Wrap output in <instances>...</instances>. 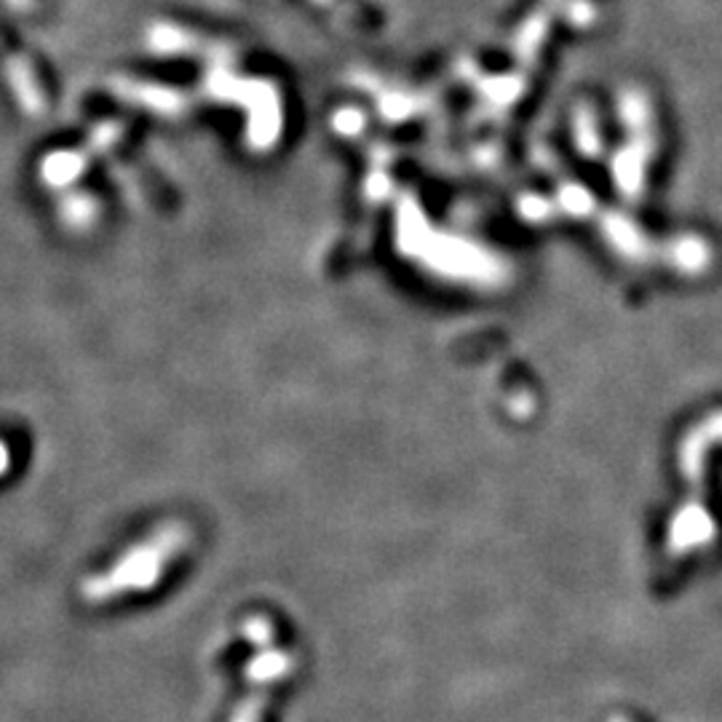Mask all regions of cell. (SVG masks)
<instances>
[{
	"instance_id": "cell-1",
	"label": "cell",
	"mask_w": 722,
	"mask_h": 722,
	"mask_svg": "<svg viewBox=\"0 0 722 722\" xmlns=\"http://www.w3.org/2000/svg\"><path fill=\"white\" fill-rule=\"evenodd\" d=\"M113 92L120 100L131 102V105H140L144 110L155 113V116H179L188 105L185 94L174 92L168 86H159V83H144V81H131V78H113Z\"/></svg>"
},
{
	"instance_id": "cell-2",
	"label": "cell",
	"mask_w": 722,
	"mask_h": 722,
	"mask_svg": "<svg viewBox=\"0 0 722 722\" xmlns=\"http://www.w3.org/2000/svg\"><path fill=\"white\" fill-rule=\"evenodd\" d=\"M5 78H9L11 94H14L16 105L22 107L24 116L40 118L46 113V94L40 89L38 78H35L33 65L24 57L5 59Z\"/></svg>"
},
{
	"instance_id": "cell-3",
	"label": "cell",
	"mask_w": 722,
	"mask_h": 722,
	"mask_svg": "<svg viewBox=\"0 0 722 722\" xmlns=\"http://www.w3.org/2000/svg\"><path fill=\"white\" fill-rule=\"evenodd\" d=\"M89 159H92L89 150H57V153H48L40 161V179L54 190L70 188L86 172Z\"/></svg>"
},
{
	"instance_id": "cell-4",
	"label": "cell",
	"mask_w": 722,
	"mask_h": 722,
	"mask_svg": "<svg viewBox=\"0 0 722 722\" xmlns=\"http://www.w3.org/2000/svg\"><path fill=\"white\" fill-rule=\"evenodd\" d=\"M96 212H100V201L94 196H89L86 190H72L62 198L59 203V214H62L65 225L72 228H89L96 220Z\"/></svg>"
},
{
	"instance_id": "cell-5",
	"label": "cell",
	"mask_w": 722,
	"mask_h": 722,
	"mask_svg": "<svg viewBox=\"0 0 722 722\" xmlns=\"http://www.w3.org/2000/svg\"><path fill=\"white\" fill-rule=\"evenodd\" d=\"M120 137H124V124H118V120H105V124H100L96 129L92 131V137H89V155H100V153H107V150L116 144Z\"/></svg>"
},
{
	"instance_id": "cell-6",
	"label": "cell",
	"mask_w": 722,
	"mask_h": 722,
	"mask_svg": "<svg viewBox=\"0 0 722 722\" xmlns=\"http://www.w3.org/2000/svg\"><path fill=\"white\" fill-rule=\"evenodd\" d=\"M5 3H9L14 11H27L30 5H33V0H5Z\"/></svg>"
}]
</instances>
